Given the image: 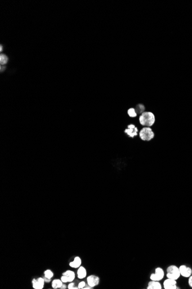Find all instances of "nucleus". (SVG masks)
Listing matches in <instances>:
<instances>
[{
    "label": "nucleus",
    "instance_id": "obj_13",
    "mask_svg": "<svg viewBox=\"0 0 192 289\" xmlns=\"http://www.w3.org/2000/svg\"><path fill=\"white\" fill-rule=\"evenodd\" d=\"M62 275H65L69 279V282H73L75 278V273L72 270H66L62 273Z\"/></svg>",
    "mask_w": 192,
    "mask_h": 289
},
{
    "label": "nucleus",
    "instance_id": "obj_17",
    "mask_svg": "<svg viewBox=\"0 0 192 289\" xmlns=\"http://www.w3.org/2000/svg\"><path fill=\"white\" fill-rule=\"evenodd\" d=\"M8 57L4 54L0 55V64L1 65H4L8 62Z\"/></svg>",
    "mask_w": 192,
    "mask_h": 289
},
{
    "label": "nucleus",
    "instance_id": "obj_10",
    "mask_svg": "<svg viewBox=\"0 0 192 289\" xmlns=\"http://www.w3.org/2000/svg\"><path fill=\"white\" fill-rule=\"evenodd\" d=\"M82 258L79 256H77L74 258L73 261L69 263V266L72 268L77 269L82 266Z\"/></svg>",
    "mask_w": 192,
    "mask_h": 289
},
{
    "label": "nucleus",
    "instance_id": "obj_25",
    "mask_svg": "<svg viewBox=\"0 0 192 289\" xmlns=\"http://www.w3.org/2000/svg\"><path fill=\"white\" fill-rule=\"evenodd\" d=\"M6 69V67L4 66V65H1V67H0V71H1V72H3V71H4Z\"/></svg>",
    "mask_w": 192,
    "mask_h": 289
},
{
    "label": "nucleus",
    "instance_id": "obj_26",
    "mask_svg": "<svg viewBox=\"0 0 192 289\" xmlns=\"http://www.w3.org/2000/svg\"><path fill=\"white\" fill-rule=\"evenodd\" d=\"M0 47H1V49H0V51L2 52V51H3V46H2V45H1V46H0Z\"/></svg>",
    "mask_w": 192,
    "mask_h": 289
},
{
    "label": "nucleus",
    "instance_id": "obj_21",
    "mask_svg": "<svg viewBox=\"0 0 192 289\" xmlns=\"http://www.w3.org/2000/svg\"><path fill=\"white\" fill-rule=\"evenodd\" d=\"M61 280L62 281L63 283H69L68 278L65 275H62V276L61 277Z\"/></svg>",
    "mask_w": 192,
    "mask_h": 289
},
{
    "label": "nucleus",
    "instance_id": "obj_8",
    "mask_svg": "<svg viewBox=\"0 0 192 289\" xmlns=\"http://www.w3.org/2000/svg\"><path fill=\"white\" fill-rule=\"evenodd\" d=\"M179 269L181 276L183 278H188L192 275V268L185 264L180 266Z\"/></svg>",
    "mask_w": 192,
    "mask_h": 289
},
{
    "label": "nucleus",
    "instance_id": "obj_9",
    "mask_svg": "<svg viewBox=\"0 0 192 289\" xmlns=\"http://www.w3.org/2000/svg\"><path fill=\"white\" fill-rule=\"evenodd\" d=\"M163 286L164 289H177L178 288L177 280L170 278H167L164 280Z\"/></svg>",
    "mask_w": 192,
    "mask_h": 289
},
{
    "label": "nucleus",
    "instance_id": "obj_5",
    "mask_svg": "<svg viewBox=\"0 0 192 289\" xmlns=\"http://www.w3.org/2000/svg\"><path fill=\"white\" fill-rule=\"evenodd\" d=\"M164 277V271L163 269L160 267H156L155 269L154 273H152L150 276V279L151 280L160 281Z\"/></svg>",
    "mask_w": 192,
    "mask_h": 289
},
{
    "label": "nucleus",
    "instance_id": "obj_20",
    "mask_svg": "<svg viewBox=\"0 0 192 289\" xmlns=\"http://www.w3.org/2000/svg\"><path fill=\"white\" fill-rule=\"evenodd\" d=\"M86 283L85 281L82 280V281H80V282H79L78 284V288L79 289H83L85 286L86 285Z\"/></svg>",
    "mask_w": 192,
    "mask_h": 289
},
{
    "label": "nucleus",
    "instance_id": "obj_1",
    "mask_svg": "<svg viewBox=\"0 0 192 289\" xmlns=\"http://www.w3.org/2000/svg\"><path fill=\"white\" fill-rule=\"evenodd\" d=\"M139 121L143 127H151L155 123V116L151 111H144L139 117Z\"/></svg>",
    "mask_w": 192,
    "mask_h": 289
},
{
    "label": "nucleus",
    "instance_id": "obj_11",
    "mask_svg": "<svg viewBox=\"0 0 192 289\" xmlns=\"http://www.w3.org/2000/svg\"><path fill=\"white\" fill-rule=\"evenodd\" d=\"M77 278L79 279H84L87 276V270L84 266H81L78 268H77Z\"/></svg>",
    "mask_w": 192,
    "mask_h": 289
},
{
    "label": "nucleus",
    "instance_id": "obj_4",
    "mask_svg": "<svg viewBox=\"0 0 192 289\" xmlns=\"http://www.w3.org/2000/svg\"><path fill=\"white\" fill-rule=\"evenodd\" d=\"M139 130L138 127H136V125L133 124H130L128 125L127 128L124 129V133L128 136V137L133 139L135 137L138 136V132Z\"/></svg>",
    "mask_w": 192,
    "mask_h": 289
},
{
    "label": "nucleus",
    "instance_id": "obj_2",
    "mask_svg": "<svg viewBox=\"0 0 192 289\" xmlns=\"http://www.w3.org/2000/svg\"><path fill=\"white\" fill-rule=\"evenodd\" d=\"M140 139L144 141H150L155 137V133L151 127H143L139 132Z\"/></svg>",
    "mask_w": 192,
    "mask_h": 289
},
{
    "label": "nucleus",
    "instance_id": "obj_6",
    "mask_svg": "<svg viewBox=\"0 0 192 289\" xmlns=\"http://www.w3.org/2000/svg\"><path fill=\"white\" fill-rule=\"evenodd\" d=\"M100 282V278L96 275H90L86 277V283L92 287L97 286Z\"/></svg>",
    "mask_w": 192,
    "mask_h": 289
},
{
    "label": "nucleus",
    "instance_id": "obj_15",
    "mask_svg": "<svg viewBox=\"0 0 192 289\" xmlns=\"http://www.w3.org/2000/svg\"><path fill=\"white\" fill-rule=\"evenodd\" d=\"M63 283L61 279H55L51 282V286L53 289H58L61 287Z\"/></svg>",
    "mask_w": 192,
    "mask_h": 289
},
{
    "label": "nucleus",
    "instance_id": "obj_12",
    "mask_svg": "<svg viewBox=\"0 0 192 289\" xmlns=\"http://www.w3.org/2000/svg\"><path fill=\"white\" fill-rule=\"evenodd\" d=\"M147 289H162V285L159 282V281L155 280H150L148 283V285L147 286Z\"/></svg>",
    "mask_w": 192,
    "mask_h": 289
},
{
    "label": "nucleus",
    "instance_id": "obj_22",
    "mask_svg": "<svg viewBox=\"0 0 192 289\" xmlns=\"http://www.w3.org/2000/svg\"><path fill=\"white\" fill-rule=\"evenodd\" d=\"M188 284L191 288H192V275L188 278Z\"/></svg>",
    "mask_w": 192,
    "mask_h": 289
},
{
    "label": "nucleus",
    "instance_id": "obj_24",
    "mask_svg": "<svg viewBox=\"0 0 192 289\" xmlns=\"http://www.w3.org/2000/svg\"><path fill=\"white\" fill-rule=\"evenodd\" d=\"M66 288H67V286L66 285V283H63L62 286H61V287L60 288V289H66Z\"/></svg>",
    "mask_w": 192,
    "mask_h": 289
},
{
    "label": "nucleus",
    "instance_id": "obj_18",
    "mask_svg": "<svg viewBox=\"0 0 192 289\" xmlns=\"http://www.w3.org/2000/svg\"><path fill=\"white\" fill-rule=\"evenodd\" d=\"M127 113L129 117L131 118H135L138 116V114L136 113L135 109L133 107L129 108L127 111Z\"/></svg>",
    "mask_w": 192,
    "mask_h": 289
},
{
    "label": "nucleus",
    "instance_id": "obj_7",
    "mask_svg": "<svg viewBox=\"0 0 192 289\" xmlns=\"http://www.w3.org/2000/svg\"><path fill=\"white\" fill-rule=\"evenodd\" d=\"M45 283L43 277L34 278L32 280V286L34 289H43L44 287Z\"/></svg>",
    "mask_w": 192,
    "mask_h": 289
},
{
    "label": "nucleus",
    "instance_id": "obj_19",
    "mask_svg": "<svg viewBox=\"0 0 192 289\" xmlns=\"http://www.w3.org/2000/svg\"><path fill=\"white\" fill-rule=\"evenodd\" d=\"M67 288L68 289H79L78 286H75V283L74 282H69V284L67 285Z\"/></svg>",
    "mask_w": 192,
    "mask_h": 289
},
{
    "label": "nucleus",
    "instance_id": "obj_16",
    "mask_svg": "<svg viewBox=\"0 0 192 289\" xmlns=\"http://www.w3.org/2000/svg\"><path fill=\"white\" fill-rule=\"evenodd\" d=\"M43 274H44V277L48 278V279H51L54 276L53 272L51 270H50V269H47V270H45L44 271Z\"/></svg>",
    "mask_w": 192,
    "mask_h": 289
},
{
    "label": "nucleus",
    "instance_id": "obj_14",
    "mask_svg": "<svg viewBox=\"0 0 192 289\" xmlns=\"http://www.w3.org/2000/svg\"><path fill=\"white\" fill-rule=\"evenodd\" d=\"M134 109H135V111L137 113V114L139 115V116L143 113H144V111H146L145 110H146V108L145 106L143 104H142V103L137 104L135 106V107Z\"/></svg>",
    "mask_w": 192,
    "mask_h": 289
},
{
    "label": "nucleus",
    "instance_id": "obj_3",
    "mask_svg": "<svg viewBox=\"0 0 192 289\" xmlns=\"http://www.w3.org/2000/svg\"><path fill=\"white\" fill-rule=\"evenodd\" d=\"M166 277L173 280H177L181 276L179 267L176 265H170L166 269Z\"/></svg>",
    "mask_w": 192,
    "mask_h": 289
},
{
    "label": "nucleus",
    "instance_id": "obj_23",
    "mask_svg": "<svg viewBox=\"0 0 192 289\" xmlns=\"http://www.w3.org/2000/svg\"><path fill=\"white\" fill-rule=\"evenodd\" d=\"M43 278H44V280H45V282H46V283H49V282H51V279H48V278H45V277H44V276H43Z\"/></svg>",
    "mask_w": 192,
    "mask_h": 289
}]
</instances>
